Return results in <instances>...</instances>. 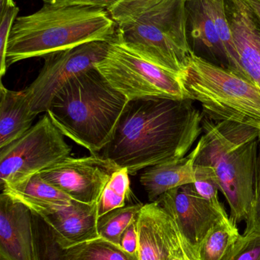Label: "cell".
I'll use <instances>...</instances> for the list:
<instances>
[{
	"instance_id": "1",
	"label": "cell",
	"mask_w": 260,
	"mask_h": 260,
	"mask_svg": "<svg viewBox=\"0 0 260 260\" xmlns=\"http://www.w3.org/2000/svg\"><path fill=\"white\" fill-rule=\"evenodd\" d=\"M201 120L192 99L128 101L112 139L98 154L134 175L185 157L203 133Z\"/></svg>"
},
{
	"instance_id": "2",
	"label": "cell",
	"mask_w": 260,
	"mask_h": 260,
	"mask_svg": "<svg viewBox=\"0 0 260 260\" xmlns=\"http://www.w3.org/2000/svg\"><path fill=\"white\" fill-rule=\"evenodd\" d=\"M117 27L107 9L44 3L35 13L18 17L14 22L6 50V67L90 41L112 42Z\"/></svg>"
},
{
	"instance_id": "3",
	"label": "cell",
	"mask_w": 260,
	"mask_h": 260,
	"mask_svg": "<svg viewBox=\"0 0 260 260\" xmlns=\"http://www.w3.org/2000/svg\"><path fill=\"white\" fill-rule=\"evenodd\" d=\"M201 128L195 164L215 173L230 219L237 224L245 221L254 193L260 123L213 120L203 114Z\"/></svg>"
},
{
	"instance_id": "4",
	"label": "cell",
	"mask_w": 260,
	"mask_h": 260,
	"mask_svg": "<svg viewBox=\"0 0 260 260\" xmlns=\"http://www.w3.org/2000/svg\"><path fill=\"white\" fill-rule=\"evenodd\" d=\"M128 102L95 67L67 81L46 114L64 136L98 154L112 139Z\"/></svg>"
},
{
	"instance_id": "5",
	"label": "cell",
	"mask_w": 260,
	"mask_h": 260,
	"mask_svg": "<svg viewBox=\"0 0 260 260\" xmlns=\"http://www.w3.org/2000/svg\"><path fill=\"white\" fill-rule=\"evenodd\" d=\"M180 77L186 98L206 117L260 123V88L244 76L190 53Z\"/></svg>"
},
{
	"instance_id": "6",
	"label": "cell",
	"mask_w": 260,
	"mask_h": 260,
	"mask_svg": "<svg viewBox=\"0 0 260 260\" xmlns=\"http://www.w3.org/2000/svg\"><path fill=\"white\" fill-rule=\"evenodd\" d=\"M186 0H162L134 19L119 24L116 41L149 62L180 75L190 55Z\"/></svg>"
},
{
	"instance_id": "7",
	"label": "cell",
	"mask_w": 260,
	"mask_h": 260,
	"mask_svg": "<svg viewBox=\"0 0 260 260\" xmlns=\"http://www.w3.org/2000/svg\"><path fill=\"white\" fill-rule=\"evenodd\" d=\"M96 68L128 101L148 98L187 99L180 75L136 54L116 39Z\"/></svg>"
},
{
	"instance_id": "8",
	"label": "cell",
	"mask_w": 260,
	"mask_h": 260,
	"mask_svg": "<svg viewBox=\"0 0 260 260\" xmlns=\"http://www.w3.org/2000/svg\"><path fill=\"white\" fill-rule=\"evenodd\" d=\"M64 136L45 114L23 136L0 148L2 187L21 181L70 157L72 148Z\"/></svg>"
},
{
	"instance_id": "9",
	"label": "cell",
	"mask_w": 260,
	"mask_h": 260,
	"mask_svg": "<svg viewBox=\"0 0 260 260\" xmlns=\"http://www.w3.org/2000/svg\"><path fill=\"white\" fill-rule=\"evenodd\" d=\"M110 43L95 41L44 56L37 79L24 89L34 114L47 112L63 85L76 75L96 67L108 52Z\"/></svg>"
},
{
	"instance_id": "10",
	"label": "cell",
	"mask_w": 260,
	"mask_h": 260,
	"mask_svg": "<svg viewBox=\"0 0 260 260\" xmlns=\"http://www.w3.org/2000/svg\"><path fill=\"white\" fill-rule=\"evenodd\" d=\"M121 169L99 154L68 157L40 172L41 177L75 201L95 204L114 172Z\"/></svg>"
},
{
	"instance_id": "11",
	"label": "cell",
	"mask_w": 260,
	"mask_h": 260,
	"mask_svg": "<svg viewBox=\"0 0 260 260\" xmlns=\"http://www.w3.org/2000/svg\"><path fill=\"white\" fill-rule=\"evenodd\" d=\"M156 201L174 218L193 248L201 242L212 228L229 217L224 207H216L201 197L193 183L170 189Z\"/></svg>"
},
{
	"instance_id": "12",
	"label": "cell",
	"mask_w": 260,
	"mask_h": 260,
	"mask_svg": "<svg viewBox=\"0 0 260 260\" xmlns=\"http://www.w3.org/2000/svg\"><path fill=\"white\" fill-rule=\"evenodd\" d=\"M56 235L64 248L99 237L97 203L85 204L73 200L68 205H44L28 207Z\"/></svg>"
},
{
	"instance_id": "13",
	"label": "cell",
	"mask_w": 260,
	"mask_h": 260,
	"mask_svg": "<svg viewBox=\"0 0 260 260\" xmlns=\"http://www.w3.org/2000/svg\"><path fill=\"white\" fill-rule=\"evenodd\" d=\"M185 13L191 53L232 70L228 55L217 30L212 0H186Z\"/></svg>"
},
{
	"instance_id": "14",
	"label": "cell",
	"mask_w": 260,
	"mask_h": 260,
	"mask_svg": "<svg viewBox=\"0 0 260 260\" xmlns=\"http://www.w3.org/2000/svg\"><path fill=\"white\" fill-rule=\"evenodd\" d=\"M0 260H33V213L3 192L0 196Z\"/></svg>"
},
{
	"instance_id": "15",
	"label": "cell",
	"mask_w": 260,
	"mask_h": 260,
	"mask_svg": "<svg viewBox=\"0 0 260 260\" xmlns=\"http://www.w3.org/2000/svg\"><path fill=\"white\" fill-rule=\"evenodd\" d=\"M240 63L246 77L260 88V22L243 0H224Z\"/></svg>"
},
{
	"instance_id": "16",
	"label": "cell",
	"mask_w": 260,
	"mask_h": 260,
	"mask_svg": "<svg viewBox=\"0 0 260 260\" xmlns=\"http://www.w3.org/2000/svg\"><path fill=\"white\" fill-rule=\"evenodd\" d=\"M137 227V259H169L177 238V224L157 201L143 205Z\"/></svg>"
},
{
	"instance_id": "17",
	"label": "cell",
	"mask_w": 260,
	"mask_h": 260,
	"mask_svg": "<svg viewBox=\"0 0 260 260\" xmlns=\"http://www.w3.org/2000/svg\"><path fill=\"white\" fill-rule=\"evenodd\" d=\"M200 144L188 155L167 163L146 168L140 182L148 193L150 201L154 202L165 192L195 182V163Z\"/></svg>"
},
{
	"instance_id": "18",
	"label": "cell",
	"mask_w": 260,
	"mask_h": 260,
	"mask_svg": "<svg viewBox=\"0 0 260 260\" xmlns=\"http://www.w3.org/2000/svg\"><path fill=\"white\" fill-rule=\"evenodd\" d=\"M0 148L12 143L32 128L37 114L32 112L25 91L0 86Z\"/></svg>"
},
{
	"instance_id": "19",
	"label": "cell",
	"mask_w": 260,
	"mask_h": 260,
	"mask_svg": "<svg viewBox=\"0 0 260 260\" xmlns=\"http://www.w3.org/2000/svg\"><path fill=\"white\" fill-rule=\"evenodd\" d=\"M3 192L21 202L27 207L44 205H68L71 198L41 177L40 173L21 181L2 187Z\"/></svg>"
},
{
	"instance_id": "20",
	"label": "cell",
	"mask_w": 260,
	"mask_h": 260,
	"mask_svg": "<svg viewBox=\"0 0 260 260\" xmlns=\"http://www.w3.org/2000/svg\"><path fill=\"white\" fill-rule=\"evenodd\" d=\"M241 236L238 224L230 216L224 218L193 248L197 260H225Z\"/></svg>"
},
{
	"instance_id": "21",
	"label": "cell",
	"mask_w": 260,
	"mask_h": 260,
	"mask_svg": "<svg viewBox=\"0 0 260 260\" xmlns=\"http://www.w3.org/2000/svg\"><path fill=\"white\" fill-rule=\"evenodd\" d=\"M70 260H138L105 238H98L65 248Z\"/></svg>"
},
{
	"instance_id": "22",
	"label": "cell",
	"mask_w": 260,
	"mask_h": 260,
	"mask_svg": "<svg viewBox=\"0 0 260 260\" xmlns=\"http://www.w3.org/2000/svg\"><path fill=\"white\" fill-rule=\"evenodd\" d=\"M143 204L131 205L114 209L98 218L99 237L121 246V240L128 226L136 221Z\"/></svg>"
},
{
	"instance_id": "23",
	"label": "cell",
	"mask_w": 260,
	"mask_h": 260,
	"mask_svg": "<svg viewBox=\"0 0 260 260\" xmlns=\"http://www.w3.org/2000/svg\"><path fill=\"white\" fill-rule=\"evenodd\" d=\"M33 260H70L50 226L34 213Z\"/></svg>"
},
{
	"instance_id": "24",
	"label": "cell",
	"mask_w": 260,
	"mask_h": 260,
	"mask_svg": "<svg viewBox=\"0 0 260 260\" xmlns=\"http://www.w3.org/2000/svg\"><path fill=\"white\" fill-rule=\"evenodd\" d=\"M129 175L127 168H121L111 176L98 200V218L114 209L125 206V201L131 191Z\"/></svg>"
},
{
	"instance_id": "25",
	"label": "cell",
	"mask_w": 260,
	"mask_h": 260,
	"mask_svg": "<svg viewBox=\"0 0 260 260\" xmlns=\"http://www.w3.org/2000/svg\"><path fill=\"white\" fill-rule=\"evenodd\" d=\"M193 184L197 192L201 197L216 207H224L218 197L220 189L216 177L211 168L195 164V182Z\"/></svg>"
},
{
	"instance_id": "26",
	"label": "cell",
	"mask_w": 260,
	"mask_h": 260,
	"mask_svg": "<svg viewBox=\"0 0 260 260\" xmlns=\"http://www.w3.org/2000/svg\"><path fill=\"white\" fill-rule=\"evenodd\" d=\"M162 0H121L108 9L110 16L119 24L134 19L146 11L160 3Z\"/></svg>"
},
{
	"instance_id": "27",
	"label": "cell",
	"mask_w": 260,
	"mask_h": 260,
	"mask_svg": "<svg viewBox=\"0 0 260 260\" xmlns=\"http://www.w3.org/2000/svg\"><path fill=\"white\" fill-rule=\"evenodd\" d=\"M19 9L15 6H8L0 12V76L3 77L7 71L6 50L10 38L12 26L17 18Z\"/></svg>"
},
{
	"instance_id": "28",
	"label": "cell",
	"mask_w": 260,
	"mask_h": 260,
	"mask_svg": "<svg viewBox=\"0 0 260 260\" xmlns=\"http://www.w3.org/2000/svg\"><path fill=\"white\" fill-rule=\"evenodd\" d=\"M225 260H260V236L241 235Z\"/></svg>"
},
{
	"instance_id": "29",
	"label": "cell",
	"mask_w": 260,
	"mask_h": 260,
	"mask_svg": "<svg viewBox=\"0 0 260 260\" xmlns=\"http://www.w3.org/2000/svg\"><path fill=\"white\" fill-rule=\"evenodd\" d=\"M245 222L246 229L243 235L260 236V142L255 176L254 193Z\"/></svg>"
},
{
	"instance_id": "30",
	"label": "cell",
	"mask_w": 260,
	"mask_h": 260,
	"mask_svg": "<svg viewBox=\"0 0 260 260\" xmlns=\"http://www.w3.org/2000/svg\"><path fill=\"white\" fill-rule=\"evenodd\" d=\"M168 260H197L193 247L183 236L177 226V235Z\"/></svg>"
},
{
	"instance_id": "31",
	"label": "cell",
	"mask_w": 260,
	"mask_h": 260,
	"mask_svg": "<svg viewBox=\"0 0 260 260\" xmlns=\"http://www.w3.org/2000/svg\"><path fill=\"white\" fill-rule=\"evenodd\" d=\"M121 0H43L45 4L53 6H81L102 8L108 10Z\"/></svg>"
},
{
	"instance_id": "32",
	"label": "cell",
	"mask_w": 260,
	"mask_h": 260,
	"mask_svg": "<svg viewBox=\"0 0 260 260\" xmlns=\"http://www.w3.org/2000/svg\"><path fill=\"white\" fill-rule=\"evenodd\" d=\"M121 247L128 254L137 259L138 235H137V220L131 223L124 232L121 240Z\"/></svg>"
},
{
	"instance_id": "33",
	"label": "cell",
	"mask_w": 260,
	"mask_h": 260,
	"mask_svg": "<svg viewBox=\"0 0 260 260\" xmlns=\"http://www.w3.org/2000/svg\"><path fill=\"white\" fill-rule=\"evenodd\" d=\"M247 3L260 22V0H243Z\"/></svg>"
},
{
	"instance_id": "34",
	"label": "cell",
	"mask_w": 260,
	"mask_h": 260,
	"mask_svg": "<svg viewBox=\"0 0 260 260\" xmlns=\"http://www.w3.org/2000/svg\"><path fill=\"white\" fill-rule=\"evenodd\" d=\"M15 6L14 0H0V12L8 6Z\"/></svg>"
}]
</instances>
